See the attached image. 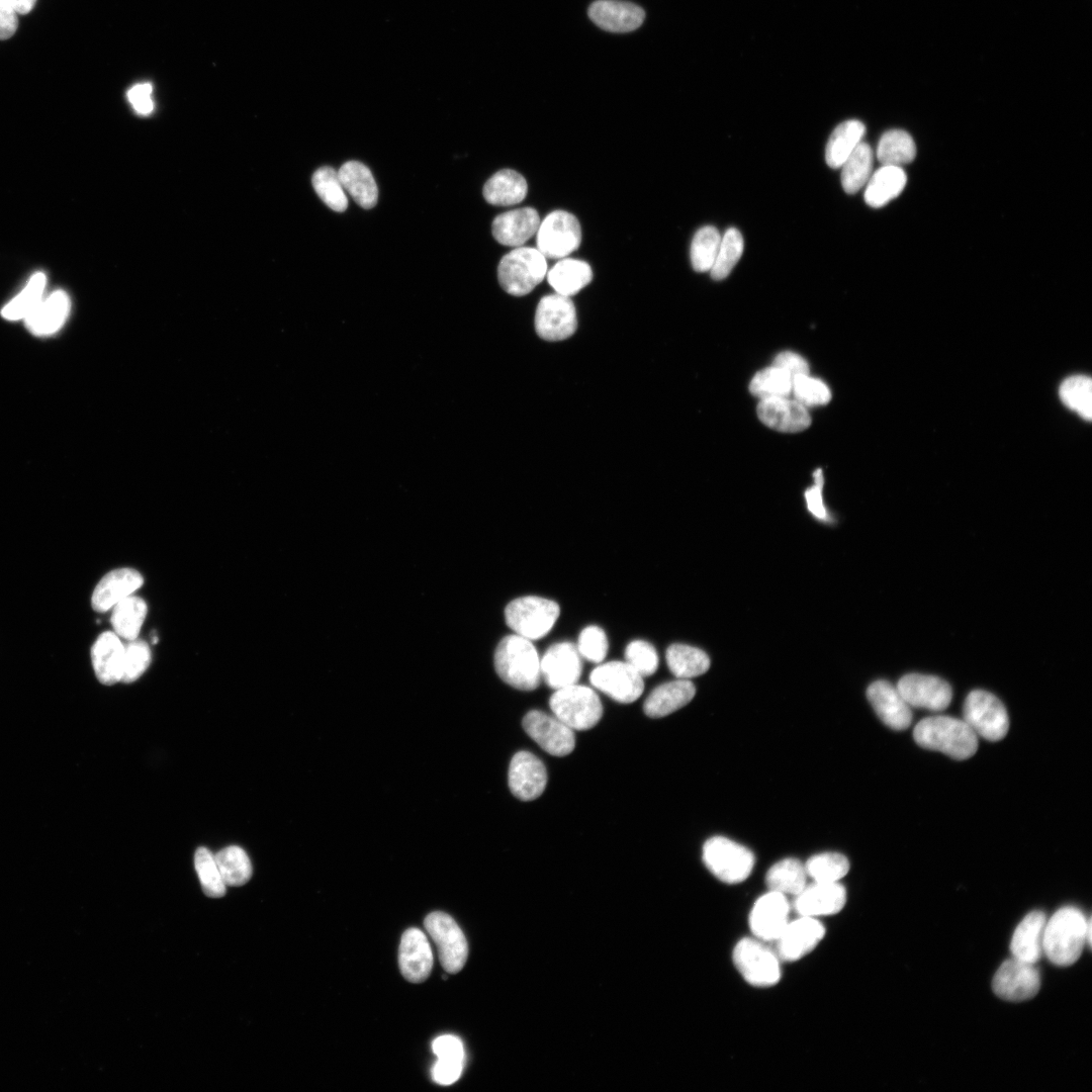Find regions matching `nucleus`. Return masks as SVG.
<instances>
[{
    "instance_id": "nucleus-1",
    "label": "nucleus",
    "mask_w": 1092,
    "mask_h": 1092,
    "mask_svg": "<svg viewBox=\"0 0 1092 1092\" xmlns=\"http://www.w3.org/2000/svg\"><path fill=\"white\" fill-rule=\"evenodd\" d=\"M1087 922L1075 907H1063L1046 920L1042 947L1051 963L1068 967L1079 960L1086 943Z\"/></svg>"
},
{
    "instance_id": "nucleus-2",
    "label": "nucleus",
    "mask_w": 1092,
    "mask_h": 1092,
    "mask_svg": "<svg viewBox=\"0 0 1092 1092\" xmlns=\"http://www.w3.org/2000/svg\"><path fill=\"white\" fill-rule=\"evenodd\" d=\"M914 740L923 748L940 751L954 759H967L978 749V736L964 721L949 716L922 719L913 730Z\"/></svg>"
},
{
    "instance_id": "nucleus-3",
    "label": "nucleus",
    "mask_w": 1092,
    "mask_h": 1092,
    "mask_svg": "<svg viewBox=\"0 0 1092 1092\" xmlns=\"http://www.w3.org/2000/svg\"><path fill=\"white\" fill-rule=\"evenodd\" d=\"M494 668L511 687L533 691L541 681L540 658L531 640L512 634L504 637L494 651Z\"/></svg>"
},
{
    "instance_id": "nucleus-4",
    "label": "nucleus",
    "mask_w": 1092,
    "mask_h": 1092,
    "mask_svg": "<svg viewBox=\"0 0 1092 1092\" xmlns=\"http://www.w3.org/2000/svg\"><path fill=\"white\" fill-rule=\"evenodd\" d=\"M546 274V258L538 249L531 247L515 248L500 259L497 267L500 286L514 296L531 292Z\"/></svg>"
},
{
    "instance_id": "nucleus-5",
    "label": "nucleus",
    "mask_w": 1092,
    "mask_h": 1092,
    "mask_svg": "<svg viewBox=\"0 0 1092 1092\" xmlns=\"http://www.w3.org/2000/svg\"><path fill=\"white\" fill-rule=\"evenodd\" d=\"M549 706L553 715L572 730L590 729L599 723L603 715V706L597 693L577 684L555 690Z\"/></svg>"
},
{
    "instance_id": "nucleus-6",
    "label": "nucleus",
    "mask_w": 1092,
    "mask_h": 1092,
    "mask_svg": "<svg viewBox=\"0 0 1092 1092\" xmlns=\"http://www.w3.org/2000/svg\"><path fill=\"white\" fill-rule=\"evenodd\" d=\"M556 602L527 596L515 599L505 609L507 625L517 634L529 640H537L549 633L559 617Z\"/></svg>"
},
{
    "instance_id": "nucleus-7",
    "label": "nucleus",
    "mask_w": 1092,
    "mask_h": 1092,
    "mask_svg": "<svg viewBox=\"0 0 1092 1092\" xmlns=\"http://www.w3.org/2000/svg\"><path fill=\"white\" fill-rule=\"evenodd\" d=\"M703 861L718 880L737 884L750 875L754 855L747 847L729 838L714 836L703 846Z\"/></svg>"
},
{
    "instance_id": "nucleus-8",
    "label": "nucleus",
    "mask_w": 1092,
    "mask_h": 1092,
    "mask_svg": "<svg viewBox=\"0 0 1092 1092\" xmlns=\"http://www.w3.org/2000/svg\"><path fill=\"white\" fill-rule=\"evenodd\" d=\"M964 721L977 736L989 741L1002 739L1009 728L1005 707L993 694L974 690L966 698L963 708Z\"/></svg>"
},
{
    "instance_id": "nucleus-9",
    "label": "nucleus",
    "mask_w": 1092,
    "mask_h": 1092,
    "mask_svg": "<svg viewBox=\"0 0 1092 1092\" xmlns=\"http://www.w3.org/2000/svg\"><path fill=\"white\" fill-rule=\"evenodd\" d=\"M732 958L738 972L752 986L769 987L781 978L779 957L759 939L742 938L735 945Z\"/></svg>"
},
{
    "instance_id": "nucleus-10",
    "label": "nucleus",
    "mask_w": 1092,
    "mask_h": 1092,
    "mask_svg": "<svg viewBox=\"0 0 1092 1092\" xmlns=\"http://www.w3.org/2000/svg\"><path fill=\"white\" fill-rule=\"evenodd\" d=\"M427 932L435 942L443 969L456 974L464 967L468 956V944L464 933L447 913H430L424 921Z\"/></svg>"
},
{
    "instance_id": "nucleus-11",
    "label": "nucleus",
    "mask_w": 1092,
    "mask_h": 1092,
    "mask_svg": "<svg viewBox=\"0 0 1092 1092\" xmlns=\"http://www.w3.org/2000/svg\"><path fill=\"white\" fill-rule=\"evenodd\" d=\"M536 236L537 249L546 259H562L579 247L581 229L573 214L554 210L540 222Z\"/></svg>"
},
{
    "instance_id": "nucleus-12",
    "label": "nucleus",
    "mask_w": 1092,
    "mask_h": 1092,
    "mask_svg": "<svg viewBox=\"0 0 1092 1092\" xmlns=\"http://www.w3.org/2000/svg\"><path fill=\"white\" fill-rule=\"evenodd\" d=\"M576 328V311L570 297L554 293L540 299L535 312V329L541 339L562 341L571 337Z\"/></svg>"
},
{
    "instance_id": "nucleus-13",
    "label": "nucleus",
    "mask_w": 1092,
    "mask_h": 1092,
    "mask_svg": "<svg viewBox=\"0 0 1092 1092\" xmlns=\"http://www.w3.org/2000/svg\"><path fill=\"white\" fill-rule=\"evenodd\" d=\"M1040 988V975L1035 964L1015 958L1006 960L997 970L992 989L999 998L1019 1002L1033 998Z\"/></svg>"
},
{
    "instance_id": "nucleus-14",
    "label": "nucleus",
    "mask_w": 1092,
    "mask_h": 1092,
    "mask_svg": "<svg viewBox=\"0 0 1092 1092\" xmlns=\"http://www.w3.org/2000/svg\"><path fill=\"white\" fill-rule=\"evenodd\" d=\"M590 684L616 702L636 701L644 690L643 676L626 661L598 665L589 675Z\"/></svg>"
},
{
    "instance_id": "nucleus-15",
    "label": "nucleus",
    "mask_w": 1092,
    "mask_h": 1092,
    "mask_svg": "<svg viewBox=\"0 0 1092 1092\" xmlns=\"http://www.w3.org/2000/svg\"><path fill=\"white\" fill-rule=\"evenodd\" d=\"M523 728L542 749L551 755L565 756L574 749L573 730L554 715L532 710L525 715Z\"/></svg>"
},
{
    "instance_id": "nucleus-16",
    "label": "nucleus",
    "mask_w": 1092,
    "mask_h": 1092,
    "mask_svg": "<svg viewBox=\"0 0 1092 1092\" xmlns=\"http://www.w3.org/2000/svg\"><path fill=\"white\" fill-rule=\"evenodd\" d=\"M896 688L910 707L934 712L945 710L952 698L949 684L935 675L908 673L899 679Z\"/></svg>"
},
{
    "instance_id": "nucleus-17",
    "label": "nucleus",
    "mask_w": 1092,
    "mask_h": 1092,
    "mask_svg": "<svg viewBox=\"0 0 1092 1092\" xmlns=\"http://www.w3.org/2000/svg\"><path fill=\"white\" fill-rule=\"evenodd\" d=\"M790 905L786 895L769 891L760 896L749 914L753 935L763 941H776L788 924Z\"/></svg>"
},
{
    "instance_id": "nucleus-18",
    "label": "nucleus",
    "mask_w": 1092,
    "mask_h": 1092,
    "mask_svg": "<svg viewBox=\"0 0 1092 1092\" xmlns=\"http://www.w3.org/2000/svg\"><path fill=\"white\" fill-rule=\"evenodd\" d=\"M540 668L541 676L554 690L577 684L582 665L576 646L570 642L551 645L540 659Z\"/></svg>"
},
{
    "instance_id": "nucleus-19",
    "label": "nucleus",
    "mask_w": 1092,
    "mask_h": 1092,
    "mask_svg": "<svg viewBox=\"0 0 1092 1092\" xmlns=\"http://www.w3.org/2000/svg\"><path fill=\"white\" fill-rule=\"evenodd\" d=\"M825 928L815 917L801 916L788 922L777 938V956L786 962H795L811 952L821 941Z\"/></svg>"
},
{
    "instance_id": "nucleus-20",
    "label": "nucleus",
    "mask_w": 1092,
    "mask_h": 1092,
    "mask_svg": "<svg viewBox=\"0 0 1092 1092\" xmlns=\"http://www.w3.org/2000/svg\"><path fill=\"white\" fill-rule=\"evenodd\" d=\"M509 788L522 801L537 799L545 790L547 771L544 763L529 751L517 752L510 763Z\"/></svg>"
},
{
    "instance_id": "nucleus-21",
    "label": "nucleus",
    "mask_w": 1092,
    "mask_h": 1092,
    "mask_svg": "<svg viewBox=\"0 0 1092 1092\" xmlns=\"http://www.w3.org/2000/svg\"><path fill=\"white\" fill-rule=\"evenodd\" d=\"M398 966L404 979L422 983L430 975L433 953L426 934L418 928L406 929L398 948Z\"/></svg>"
},
{
    "instance_id": "nucleus-22",
    "label": "nucleus",
    "mask_w": 1092,
    "mask_h": 1092,
    "mask_svg": "<svg viewBox=\"0 0 1092 1092\" xmlns=\"http://www.w3.org/2000/svg\"><path fill=\"white\" fill-rule=\"evenodd\" d=\"M794 909L800 916L817 917L838 913L845 905L846 892L838 882H814L795 896Z\"/></svg>"
},
{
    "instance_id": "nucleus-23",
    "label": "nucleus",
    "mask_w": 1092,
    "mask_h": 1092,
    "mask_svg": "<svg viewBox=\"0 0 1092 1092\" xmlns=\"http://www.w3.org/2000/svg\"><path fill=\"white\" fill-rule=\"evenodd\" d=\"M867 697L879 718L894 730H904L912 722L911 707L897 688L885 679L872 682Z\"/></svg>"
},
{
    "instance_id": "nucleus-24",
    "label": "nucleus",
    "mask_w": 1092,
    "mask_h": 1092,
    "mask_svg": "<svg viewBox=\"0 0 1092 1092\" xmlns=\"http://www.w3.org/2000/svg\"><path fill=\"white\" fill-rule=\"evenodd\" d=\"M587 14L597 26L611 32L635 30L645 18L640 6L619 0H597L590 4Z\"/></svg>"
},
{
    "instance_id": "nucleus-25",
    "label": "nucleus",
    "mask_w": 1092,
    "mask_h": 1092,
    "mask_svg": "<svg viewBox=\"0 0 1092 1092\" xmlns=\"http://www.w3.org/2000/svg\"><path fill=\"white\" fill-rule=\"evenodd\" d=\"M144 583L142 574L133 568H117L106 573L97 583L91 598L93 610L104 613L131 596Z\"/></svg>"
},
{
    "instance_id": "nucleus-26",
    "label": "nucleus",
    "mask_w": 1092,
    "mask_h": 1092,
    "mask_svg": "<svg viewBox=\"0 0 1092 1092\" xmlns=\"http://www.w3.org/2000/svg\"><path fill=\"white\" fill-rule=\"evenodd\" d=\"M757 416L765 426L784 433L801 432L811 424L807 407L788 397L760 400Z\"/></svg>"
},
{
    "instance_id": "nucleus-27",
    "label": "nucleus",
    "mask_w": 1092,
    "mask_h": 1092,
    "mask_svg": "<svg viewBox=\"0 0 1092 1092\" xmlns=\"http://www.w3.org/2000/svg\"><path fill=\"white\" fill-rule=\"evenodd\" d=\"M540 216L532 207H522L498 214L492 221V236L502 245L521 247L540 225Z\"/></svg>"
},
{
    "instance_id": "nucleus-28",
    "label": "nucleus",
    "mask_w": 1092,
    "mask_h": 1092,
    "mask_svg": "<svg viewBox=\"0 0 1092 1092\" xmlns=\"http://www.w3.org/2000/svg\"><path fill=\"white\" fill-rule=\"evenodd\" d=\"M124 645L111 631L98 636L91 647V660L97 679L106 686L121 681Z\"/></svg>"
},
{
    "instance_id": "nucleus-29",
    "label": "nucleus",
    "mask_w": 1092,
    "mask_h": 1092,
    "mask_svg": "<svg viewBox=\"0 0 1092 1092\" xmlns=\"http://www.w3.org/2000/svg\"><path fill=\"white\" fill-rule=\"evenodd\" d=\"M1046 916L1042 911L1034 910L1024 916L1015 928L1010 950L1013 958L1035 964L1043 954V932Z\"/></svg>"
},
{
    "instance_id": "nucleus-30",
    "label": "nucleus",
    "mask_w": 1092,
    "mask_h": 1092,
    "mask_svg": "<svg viewBox=\"0 0 1092 1092\" xmlns=\"http://www.w3.org/2000/svg\"><path fill=\"white\" fill-rule=\"evenodd\" d=\"M696 693L689 679L676 678L656 687L646 698L643 710L650 718L665 717L689 704Z\"/></svg>"
},
{
    "instance_id": "nucleus-31",
    "label": "nucleus",
    "mask_w": 1092,
    "mask_h": 1092,
    "mask_svg": "<svg viewBox=\"0 0 1092 1092\" xmlns=\"http://www.w3.org/2000/svg\"><path fill=\"white\" fill-rule=\"evenodd\" d=\"M70 309V300L64 291H55L25 317L27 329L34 335L46 336L57 332L64 324Z\"/></svg>"
},
{
    "instance_id": "nucleus-32",
    "label": "nucleus",
    "mask_w": 1092,
    "mask_h": 1092,
    "mask_svg": "<svg viewBox=\"0 0 1092 1092\" xmlns=\"http://www.w3.org/2000/svg\"><path fill=\"white\" fill-rule=\"evenodd\" d=\"M338 175L344 190L358 205L365 209L375 206L378 199L377 184L366 165L358 161H348L341 166Z\"/></svg>"
},
{
    "instance_id": "nucleus-33",
    "label": "nucleus",
    "mask_w": 1092,
    "mask_h": 1092,
    "mask_svg": "<svg viewBox=\"0 0 1092 1092\" xmlns=\"http://www.w3.org/2000/svg\"><path fill=\"white\" fill-rule=\"evenodd\" d=\"M906 182L902 167L882 165L866 184L864 201L872 207H882L903 191Z\"/></svg>"
},
{
    "instance_id": "nucleus-34",
    "label": "nucleus",
    "mask_w": 1092,
    "mask_h": 1092,
    "mask_svg": "<svg viewBox=\"0 0 1092 1092\" xmlns=\"http://www.w3.org/2000/svg\"><path fill=\"white\" fill-rule=\"evenodd\" d=\"M546 275L555 293L571 297L592 281L593 270L584 261L562 258Z\"/></svg>"
},
{
    "instance_id": "nucleus-35",
    "label": "nucleus",
    "mask_w": 1092,
    "mask_h": 1092,
    "mask_svg": "<svg viewBox=\"0 0 1092 1092\" xmlns=\"http://www.w3.org/2000/svg\"><path fill=\"white\" fill-rule=\"evenodd\" d=\"M526 179L517 171L504 169L493 174L483 186L484 199L493 205L508 206L521 202L527 195Z\"/></svg>"
},
{
    "instance_id": "nucleus-36",
    "label": "nucleus",
    "mask_w": 1092,
    "mask_h": 1092,
    "mask_svg": "<svg viewBox=\"0 0 1092 1092\" xmlns=\"http://www.w3.org/2000/svg\"><path fill=\"white\" fill-rule=\"evenodd\" d=\"M866 133L864 124L856 119H849L838 124L831 132L826 145L825 159L832 169H838L862 142Z\"/></svg>"
},
{
    "instance_id": "nucleus-37",
    "label": "nucleus",
    "mask_w": 1092,
    "mask_h": 1092,
    "mask_svg": "<svg viewBox=\"0 0 1092 1092\" xmlns=\"http://www.w3.org/2000/svg\"><path fill=\"white\" fill-rule=\"evenodd\" d=\"M112 609L110 622L113 632L128 641L136 639L148 612L146 602L131 595Z\"/></svg>"
},
{
    "instance_id": "nucleus-38",
    "label": "nucleus",
    "mask_w": 1092,
    "mask_h": 1092,
    "mask_svg": "<svg viewBox=\"0 0 1092 1092\" xmlns=\"http://www.w3.org/2000/svg\"><path fill=\"white\" fill-rule=\"evenodd\" d=\"M666 663L676 678L690 679L705 673L710 667L709 656L701 649L687 644H671L665 654Z\"/></svg>"
},
{
    "instance_id": "nucleus-39",
    "label": "nucleus",
    "mask_w": 1092,
    "mask_h": 1092,
    "mask_svg": "<svg viewBox=\"0 0 1092 1092\" xmlns=\"http://www.w3.org/2000/svg\"><path fill=\"white\" fill-rule=\"evenodd\" d=\"M807 877L805 866L800 860L789 857L776 862L767 871L765 883L770 891L796 896L807 885Z\"/></svg>"
},
{
    "instance_id": "nucleus-40",
    "label": "nucleus",
    "mask_w": 1092,
    "mask_h": 1092,
    "mask_svg": "<svg viewBox=\"0 0 1092 1092\" xmlns=\"http://www.w3.org/2000/svg\"><path fill=\"white\" fill-rule=\"evenodd\" d=\"M873 150L860 142L841 165V184L844 191L853 194L869 181L873 169Z\"/></svg>"
},
{
    "instance_id": "nucleus-41",
    "label": "nucleus",
    "mask_w": 1092,
    "mask_h": 1092,
    "mask_svg": "<svg viewBox=\"0 0 1092 1092\" xmlns=\"http://www.w3.org/2000/svg\"><path fill=\"white\" fill-rule=\"evenodd\" d=\"M916 146L912 136L902 129L886 131L877 147V158L882 165L902 167L914 160Z\"/></svg>"
},
{
    "instance_id": "nucleus-42",
    "label": "nucleus",
    "mask_w": 1092,
    "mask_h": 1092,
    "mask_svg": "<svg viewBox=\"0 0 1092 1092\" xmlns=\"http://www.w3.org/2000/svg\"><path fill=\"white\" fill-rule=\"evenodd\" d=\"M214 858L225 886H242L251 879V860L242 847H224L214 854Z\"/></svg>"
},
{
    "instance_id": "nucleus-43",
    "label": "nucleus",
    "mask_w": 1092,
    "mask_h": 1092,
    "mask_svg": "<svg viewBox=\"0 0 1092 1092\" xmlns=\"http://www.w3.org/2000/svg\"><path fill=\"white\" fill-rule=\"evenodd\" d=\"M1060 398L1070 410L1081 418H1092V381L1085 375H1074L1065 379L1059 389Z\"/></svg>"
},
{
    "instance_id": "nucleus-44",
    "label": "nucleus",
    "mask_w": 1092,
    "mask_h": 1092,
    "mask_svg": "<svg viewBox=\"0 0 1092 1092\" xmlns=\"http://www.w3.org/2000/svg\"><path fill=\"white\" fill-rule=\"evenodd\" d=\"M793 377L783 369L771 366L758 371L750 381L749 390L762 399L788 397L792 393Z\"/></svg>"
},
{
    "instance_id": "nucleus-45",
    "label": "nucleus",
    "mask_w": 1092,
    "mask_h": 1092,
    "mask_svg": "<svg viewBox=\"0 0 1092 1092\" xmlns=\"http://www.w3.org/2000/svg\"><path fill=\"white\" fill-rule=\"evenodd\" d=\"M311 183L318 197L332 210L343 212L347 209L348 199L338 171L328 166L321 167L313 173Z\"/></svg>"
},
{
    "instance_id": "nucleus-46",
    "label": "nucleus",
    "mask_w": 1092,
    "mask_h": 1092,
    "mask_svg": "<svg viewBox=\"0 0 1092 1092\" xmlns=\"http://www.w3.org/2000/svg\"><path fill=\"white\" fill-rule=\"evenodd\" d=\"M807 876L814 882L834 883L849 871V861L838 852H823L811 856L804 864Z\"/></svg>"
},
{
    "instance_id": "nucleus-47",
    "label": "nucleus",
    "mask_w": 1092,
    "mask_h": 1092,
    "mask_svg": "<svg viewBox=\"0 0 1092 1092\" xmlns=\"http://www.w3.org/2000/svg\"><path fill=\"white\" fill-rule=\"evenodd\" d=\"M721 242L718 230L712 225L701 228L691 244V263L698 272L711 270Z\"/></svg>"
},
{
    "instance_id": "nucleus-48",
    "label": "nucleus",
    "mask_w": 1092,
    "mask_h": 1092,
    "mask_svg": "<svg viewBox=\"0 0 1092 1092\" xmlns=\"http://www.w3.org/2000/svg\"><path fill=\"white\" fill-rule=\"evenodd\" d=\"M743 238L735 228L728 229L723 237L715 262L711 268V276L714 280L726 278L743 253Z\"/></svg>"
},
{
    "instance_id": "nucleus-49",
    "label": "nucleus",
    "mask_w": 1092,
    "mask_h": 1092,
    "mask_svg": "<svg viewBox=\"0 0 1092 1092\" xmlns=\"http://www.w3.org/2000/svg\"><path fill=\"white\" fill-rule=\"evenodd\" d=\"M44 285V274H34L24 289L3 307L2 316L10 321L25 318L40 302Z\"/></svg>"
},
{
    "instance_id": "nucleus-50",
    "label": "nucleus",
    "mask_w": 1092,
    "mask_h": 1092,
    "mask_svg": "<svg viewBox=\"0 0 1092 1092\" xmlns=\"http://www.w3.org/2000/svg\"><path fill=\"white\" fill-rule=\"evenodd\" d=\"M194 864L204 894L219 898L225 894V884L218 871L214 854L206 847H198L194 855Z\"/></svg>"
},
{
    "instance_id": "nucleus-51",
    "label": "nucleus",
    "mask_w": 1092,
    "mask_h": 1092,
    "mask_svg": "<svg viewBox=\"0 0 1092 1092\" xmlns=\"http://www.w3.org/2000/svg\"><path fill=\"white\" fill-rule=\"evenodd\" d=\"M792 393L795 399L806 407L826 404L831 398L828 386L809 374L793 377Z\"/></svg>"
},
{
    "instance_id": "nucleus-52",
    "label": "nucleus",
    "mask_w": 1092,
    "mask_h": 1092,
    "mask_svg": "<svg viewBox=\"0 0 1092 1092\" xmlns=\"http://www.w3.org/2000/svg\"><path fill=\"white\" fill-rule=\"evenodd\" d=\"M151 663V649L143 640H131L124 645L121 681L129 684L139 679Z\"/></svg>"
},
{
    "instance_id": "nucleus-53",
    "label": "nucleus",
    "mask_w": 1092,
    "mask_h": 1092,
    "mask_svg": "<svg viewBox=\"0 0 1092 1092\" xmlns=\"http://www.w3.org/2000/svg\"><path fill=\"white\" fill-rule=\"evenodd\" d=\"M625 658L626 662L642 676L653 674L658 666L655 648L644 640L631 641L625 649Z\"/></svg>"
},
{
    "instance_id": "nucleus-54",
    "label": "nucleus",
    "mask_w": 1092,
    "mask_h": 1092,
    "mask_svg": "<svg viewBox=\"0 0 1092 1092\" xmlns=\"http://www.w3.org/2000/svg\"><path fill=\"white\" fill-rule=\"evenodd\" d=\"M579 655L588 661L601 663L608 652V639L605 631L596 625L581 630L577 641Z\"/></svg>"
},
{
    "instance_id": "nucleus-55",
    "label": "nucleus",
    "mask_w": 1092,
    "mask_h": 1092,
    "mask_svg": "<svg viewBox=\"0 0 1092 1092\" xmlns=\"http://www.w3.org/2000/svg\"><path fill=\"white\" fill-rule=\"evenodd\" d=\"M432 1049L438 1059L456 1060L464 1062V1049L461 1040L450 1034L437 1037Z\"/></svg>"
},
{
    "instance_id": "nucleus-56",
    "label": "nucleus",
    "mask_w": 1092,
    "mask_h": 1092,
    "mask_svg": "<svg viewBox=\"0 0 1092 1092\" xmlns=\"http://www.w3.org/2000/svg\"><path fill=\"white\" fill-rule=\"evenodd\" d=\"M463 1069V1061L438 1059L432 1068V1078L440 1085L456 1082Z\"/></svg>"
},
{
    "instance_id": "nucleus-57",
    "label": "nucleus",
    "mask_w": 1092,
    "mask_h": 1092,
    "mask_svg": "<svg viewBox=\"0 0 1092 1092\" xmlns=\"http://www.w3.org/2000/svg\"><path fill=\"white\" fill-rule=\"evenodd\" d=\"M153 86L150 83H140L127 91V98L135 112L147 115L154 110V101L151 97Z\"/></svg>"
},
{
    "instance_id": "nucleus-58",
    "label": "nucleus",
    "mask_w": 1092,
    "mask_h": 1092,
    "mask_svg": "<svg viewBox=\"0 0 1092 1092\" xmlns=\"http://www.w3.org/2000/svg\"><path fill=\"white\" fill-rule=\"evenodd\" d=\"M772 365L788 372L792 377L809 374L807 361L802 356L791 351H785L777 355Z\"/></svg>"
},
{
    "instance_id": "nucleus-59",
    "label": "nucleus",
    "mask_w": 1092,
    "mask_h": 1092,
    "mask_svg": "<svg viewBox=\"0 0 1092 1092\" xmlns=\"http://www.w3.org/2000/svg\"><path fill=\"white\" fill-rule=\"evenodd\" d=\"M18 26L17 13L6 0H0V39L11 37Z\"/></svg>"
},
{
    "instance_id": "nucleus-60",
    "label": "nucleus",
    "mask_w": 1092,
    "mask_h": 1092,
    "mask_svg": "<svg viewBox=\"0 0 1092 1092\" xmlns=\"http://www.w3.org/2000/svg\"><path fill=\"white\" fill-rule=\"evenodd\" d=\"M822 487L823 485L815 483L806 490L805 498L809 512L820 520H826L828 515L823 505Z\"/></svg>"
},
{
    "instance_id": "nucleus-61",
    "label": "nucleus",
    "mask_w": 1092,
    "mask_h": 1092,
    "mask_svg": "<svg viewBox=\"0 0 1092 1092\" xmlns=\"http://www.w3.org/2000/svg\"><path fill=\"white\" fill-rule=\"evenodd\" d=\"M6 1L12 6V8L18 14H27V13H29L33 9V7L35 5V2H36V0H6Z\"/></svg>"
},
{
    "instance_id": "nucleus-62",
    "label": "nucleus",
    "mask_w": 1092,
    "mask_h": 1092,
    "mask_svg": "<svg viewBox=\"0 0 1092 1092\" xmlns=\"http://www.w3.org/2000/svg\"><path fill=\"white\" fill-rule=\"evenodd\" d=\"M1091 939H1092V921H1091V917H1088V922H1087V927H1086V942L1088 943L1089 947L1091 946Z\"/></svg>"
}]
</instances>
